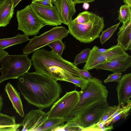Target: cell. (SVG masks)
<instances>
[{
	"label": "cell",
	"mask_w": 131,
	"mask_h": 131,
	"mask_svg": "<svg viewBox=\"0 0 131 131\" xmlns=\"http://www.w3.org/2000/svg\"><path fill=\"white\" fill-rule=\"evenodd\" d=\"M18 79L21 95L29 103L42 109L52 106L62 91L57 81L36 72H27Z\"/></svg>",
	"instance_id": "6da1fadb"
},
{
	"label": "cell",
	"mask_w": 131,
	"mask_h": 131,
	"mask_svg": "<svg viewBox=\"0 0 131 131\" xmlns=\"http://www.w3.org/2000/svg\"><path fill=\"white\" fill-rule=\"evenodd\" d=\"M79 92V101L65 118L66 122L75 120L100 103L107 102L108 91L102 81L96 78L88 80L85 86Z\"/></svg>",
	"instance_id": "7a4b0ae2"
},
{
	"label": "cell",
	"mask_w": 131,
	"mask_h": 131,
	"mask_svg": "<svg viewBox=\"0 0 131 131\" xmlns=\"http://www.w3.org/2000/svg\"><path fill=\"white\" fill-rule=\"evenodd\" d=\"M32 60L26 54H7L0 62V83L10 79H18L28 72Z\"/></svg>",
	"instance_id": "3957f363"
},
{
	"label": "cell",
	"mask_w": 131,
	"mask_h": 131,
	"mask_svg": "<svg viewBox=\"0 0 131 131\" xmlns=\"http://www.w3.org/2000/svg\"><path fill=\"white\" fill-rule=\"evenodd\" d=\"M34 52L31 60L34 68L43 66H57L62 68L64 72L72 76L81 77L77 66L73 63L64 59L53 50L48 51L44 49H39Z\"/></svg>",
	"instance_id": "277c9868"
},
{
	"label": "cell",
	"mask_w": 131,
	"mask_h": 131,
	"mask_svg": "<svg viewBox=\"0 0 131 131\" xmlns=\"http://www.w3.org/2000/svg\"><path fill=\"white\" fill-rule=\"evenodd\" d=\"M68 26L69 33L81 42L87 43L99 38L105 25L103 18L96 15L87 23L79 24L74 19Z\"/></svg>",
	"instance_id": "5b68a950"
},
{
	"label": "cell",
	"mask_w": 131,
	"mask_h": 131,
	"mask_svg": "<svg viewBox=\"0 0 131 131\" xmlns=\"http://www.w3.org/2000/svg\"><path fill=\"white\" fill-rule=\"evenodd\" d=\"M69 33L68 30L64 27H53L40 36L35 35L32 38L30 39L27 45L23 49V53L28 55L55 40H62L66 37Z\"/></svg>",
	"instance_id": "8992f818"
},
{
	"label": "cell",
	"mask_w": 131,
	"mask_h": 131,
	"mask_svg": "<svg viewBox=\"0 0 131 131\" xmlns=\"http://www.w3.org/2000/svg\"><path fill=\"white\" fill-rule=\"evenodd\" d=\"M18 30L29 36L36 35L44 25L28 5L24 8L17 11Z\"/></svg>",
	"instance_id": "52a82bcc"
},
{
	"label": "cell",
	"mask_w": 131,
	"mask_h": 131,
	"mask_svg": "<svg viewBox=\"0 0 131 131\" xmlns=\"http://www.w3.org/2000/svg\"><path fill=\"white\" fill-rule=\"evenodd\" d=\"M79 92L75 90L66 93L52 105L48 112L47 118L58 117L65 118L79 101Z\"/></svg>",
	"instance_id": "ba28073f"
},
{
	"label": "cell",
	"mask_w": 131,
	"mask_h": 131,
	"mask_svg": "<svg viewBox=\"0 0 131 131\" xmlns=\"http://www.w3.org/2000/svg\"><path fill=\"white\" fill-rule=\"evenodd\" d=\"M29 5L45 26H57L62 23L55 6H46L32 3Z\"/></svg>",
	"instance_id": "9c48e42d"
},
{
	"label": "cell",
	"mask_w": 131,
	"mask_h": 131,
	"mask_svg": "<svg viewBox=\"0 0 131 131\" xmlns=\"http://www.w3.org/2000/svg\"><path fill=\"white\" fill-rule=\"evenodd\" d=\"M109 106L107 102L102 103L73 120L81 130L87 128L99 121Z\"/></svg>",
	"instance_id": "30bf717a"
},
{
	"label": "cell",
	"mask_w": 131,
	"mask_h": 131,
	"mask_svg": "<svg viewBox=\"0 0 131 131\" xmlns=\"http://www.w3.org/2000/svg\"><path fill=\"white\" fill-rule=\"evenodd\" d=\"M47 116V113L43 111L41 109L31 110L26 115L20 123V126L23 127L21 130L36 131Z\"/></svg>",
	"instance_id": "8fae6325"
},
{
	"label": "cell",
	"mask_w": 131,
	"mask_h": 131,
	"mask_svg": "<svg viewBox=\"0 0 131 131\" xmlns=\"http://www.w3.org/2000/svg\"><path fill=\"white\" fill-rule=\"evenodd\" d=\"M116 87L118 106H124L130 100L131 97V73L126 74L121 77Z\"/></svg>",
	"instance_id": "7c38bea8"
},
{
	"label": "cell",
	"mask_w": 131,
	"mask_h": 131,
	"mask_svg": "<svg viewBox=\"0 0 131 131\" xmlns=\"http://www.w3.org/2000/svg\"><path fill=\"white\" fill-rule=\"evenodd\" d=\"M53 3L62 23L68 25L73 20L72 17L76 12L75 5L69 0H57Z\"/></svg>",
	"instance_id": "4fadbf2b"
},
{
	"label": "cell",
	"mask_w": 131,
	"mask_h": 131,
	"mask_svg": "<svg viewBox=\"0 0 131 131\" xmlns=\"http://www.w3.org/2000/svg\"><path fill=\"white\" fill-rule=\"evenodd\" d=\"M117 34V45L126 51L131 50V19L123 22Z\"/></svg>",
	"instance_id": "5bb4252c"
},
{
	"label": "cell",
	"mask_w": 131,
	"mask_h": 131,
	"mask_svg": "<svg viewBox=\"0 0 131 131\" xmlns=\"http://www.w3.org/2000/svg\"><path fill=\"white\" fill-rule=\"evenodd\" d=\"M131 66V57L103 63L97 65L95 69H101L115 73L125 71Z\"/></svg>",
	"instance_id": "9a60e30c"
},
{
	"label": "cell",
	"mask_w": 131,
	"mask_h": 131,
	"mask_svg": "<svg viewBox=\"0 0 131 131\" xmlns=\"http://www.w3.org/2000/svg\"><path fill=\"white\" fill-rule=\"evenodd\" d=\"M4 91L11 101L16 112L21 117H24V113L20 98V93L9 82L5 85Z\"/></svg>",
	"instance_id": "2e32d148"
},
{
	"label": "cell",
	"mask_w": 131,
	"mask_h": 131,
	"mask_svg": "<svg viewBox=\"0 0 131 131\" xmlns=\"http://www.w3.org/2000/svg\"><path fill=\"white\" fill-rule=\"evenodd\" d=\"M14 8L13 0L0 1V27H5L9 23Z\"/></svg>",
	"instance_id": "e0dca14e"
},
{
	"label": "cell",
	"mask_w": 131,
	"mask_h": 131,
	"mask_svg": "<svg viewBox=\"0 0 131 131\" xmlns=\"http://www.w3.org/2000/svg\"><path fill=\"white\" fill-rule=\"evenodd\" d=\"M99 47L94 46L91 50L88 59L83 68V69L88 71L95 69L99 64L107 62L105 56L98 50Z\"/></svg>",
	"instance_id": "ac0fdd59"
},
{
	"label": "cell",
	"mask_w": 131,
	"mask_h": 131,
	"mask_svg": "<svg viewBox=\"0 0 131 131\" xmlns=\"http://www.w3.org/2000/svg\"><path fill=\"white\" fill-rule=\"evenodd\" d=\"M34 68L36 72L51 78L57 81H65L66 76L64 71L60 67L43 66L36 67Z\"/></svg>",
	"instance_id": "d6986e66"
},
{
	"label": "cell",
	"mask_w": 131,
	"mask_h": 131,
	"mask_svg": "<svg viewBox=\"0 0 131 131\" xmlns=\"http://www.w3.org/2000/svg\"><path fill=\"white\" fill-rule=\"evenodd\" d=\"M102 53L105 56L107 62L131 57L121 46L117 45L106 49L104 52Z\"/></svg>",
	"instance_id": "ffe728a7"
},
{
	"label": "cell",
	"mask_w": 131,
	"mask_h": 131,
	"mask_svg": "<svg viewBox=\"0 0 131 131\" xmlns=\"http://www.w3.org/2000/svg\"><path fill=\"white\" fill-rule=\"evenodd\" d=\"M66 122L64 118H47L36 131H57L58 128L64 125V123Z\"/></svg>",
	"instance_id": "44dd1931"
},
{
	"label": "cell",
	"mask_w": 131,
	"mask_h": 131,
	"mask_svg": "<svg viewBox=\"0 0 131 131\" xmlns=\"http://www.w3.org/2000/svg\"><path fill=\"white\" fill-rule=\"evenodd\" d=\"M28 35L18 34L9 38L0 39V49L4 50L13 45L24 43L29 40Z\"/></svg>",
	"instance_id": "7402d4cb"
},
{
	"label": "cell",
	"mask_w": 131,
	"mask_h": 131,
	"mask_svg": "<svg viewBox=\"0 0 131 131\" xmlns=\"http://www.w3.org/2000/svg\"><path fill=\"white\" fill-rule=\"evenodd\" d=\"M66 78L65 81L72 83L76 86L81 89L84 88L88 81V80L82 77H74L64 72Z\"/></svg>",
	"instance_id": "603a6c76"
},
{
	"label": "cell",
	"mask_w": 131,
	"mask_h": 131,
	"mask_svg": "<svg viewBox=\"0 0 131 131\" xmlns=\"http://www.w3.org/2000/svg\"><path fill=\"white\" fill-rule=\"evenodd\" d=\"M113 129V124L106 126H105L104 122L99 121L88 127L82 129L81 131H110Z\"/></svg>",
	"instance_id": "cb8c5ba5"
},
{
	"label": "cell",
	"mask_w": 131,
	"mask_h": 131,
	"mask_svg": "<svg viewBox=\"0 0 131 131\" xmlns=\"http://www.w3.org/2000/svg\"><path fill=\"white\" fill-rule=\"evenodd\" d=\"M131 6L125 4L122 5L119 11L118 20L119 22L123 23L131 19Z\"/></svg>",
	"instance_id": "d4e9b609"
},
{
	"label": "cell",
	"mask_w": 131,
	"mask_h": 131,
	"mask_svg": "<svg viewBox=\"0 0 131 131\" xmlns=\"http://www.w3.org/2000/svg\"><path fill=\"white\" fill-rule=\"evenodd\" d=\"M120 23L119 22L108 28L106 30L102 31V34L99 37L102 44L103 45L111 38L118 28Z\"/></svg>",
	"instance_id": "484cf974"
},
{
	"label": "cell",
	"mask_w": 131,
	"mask_h": 131,
	"mask_svg": "<svg viewBox=\"0 0 131 131\" xmlns=\"http://www.w3.org/2000/svg\"><path fill=\"white\" fill-rule=\"evenodd\" d=\"M96 15L88 11H85L80 13L74 20L78 23L84 24L90 21Z\"/></svg>",
	"instance_id": "4316f807"
},
{
	"label": "cell",
	"mask_w": 131,
	"mask_h": 131,
	"mask_svg": "<svg viewBox=\"0 0 131 131\" xmlns=\"http://www.w3.org/2000/svg\"><path fill=\"white\" fill-rule=\"evenodd\" d=\"M91 50L90 48H86L77 54L75 58L74 64L77 66L81 63H86L88 59Z\"/></svg>",
	"instance_id": "83f0119b"
},
{
	"label": "cell",
	"mask_w": 131,
	"mask_h": 131,
	"mask_svg": "<svg viewBox=\"0 0 131 131\" xmlns=\"http://www.w3.org/2000/svg\"><path fill=\"white\" fill-rule=\"evenodd\" d=\"M67 123L58 128L57 131H81L79 126L72 119L67 120Z\"/></svg>",
	"instance_id": "f1b7e54d"
},
{
	"label": "cell",
	"mask_w": 131,
	"mask_h": 131,
	"mask_svg": "<svg viewBox=\"0 0 131 131\" xmlns=\"http://www.w3.org/2000/svg\"><path fill=\"white\" fill-rule=\"evenodd\" d=\"M47 45L52 48L56 53L60 56L62 55L66 47V45L61 40H55Z\"/></svg>",
	"instance_id": "f546056e"
},
{
	"label": "cell",
	"mask_w": 131,
	"mask_h": 131,
	"mask_svg": "<svg viewBox=\"0 0 131 131\" xmlns=\"http://www.w3.org/2000/svg\"><path fill=\"white\" fill-rule=\"evenodd\" d=\"M16 124L15 116H10L0 113V125L11 126Z\"/></svg>",
	"instance_id": "4dcf8cb0"
},
{
	"label": "cell",
	"mask_w": 131,
	"mask_h": 131,
	"mask_svg": "<svg viewBox=\"0 0 131 131\" xmlns=\"http://www.w3.org/2000/svg\"><path fill=\"white\" fill-rule=\"evenodd\" d=\"M131 107L130 105L116 115L110 121L109 125L113 124L121 118L126 119L130 113Z\"/></svg>",
	"instance_id": "1f68e13d"
},
{
	"label": "cell",
	"mask_w": 131,
	"mask_h": 131,
	"mask_svg": "<svg viewBox=\"0 0 131 131\" xmlns=\"http://www.w3.org/2000/svg\"><path fill=\"white\" fill-rule=\"evenodd\" d=\"M118 107V105L110 106L107 110L103 115L99 121L105 122L116 111Z\"/></svg>",
	"instance_id": "d6a6232c"
},
{
	"label": "cell",
	"mask_w": 131,
	"mask_h": 131,
	"mask_svg": "<svg viewBox=\"0 0 131 131\" xmlns=\"http://www.w3.org/2000/svg\"><path fill=\"white\" fill-rule=\"evenodd\" d=\"M122 73L121 72L115 73L109 75L107 78L104 81V83L116 82H119L122 77Z\"/></svg>",
	"instance_id": "836d02e7"
},
{
	"label": "cell",
	"mask_w": 131,
	"mask_h": 131,
	"mask_svg": "<svg viewBox=\"0 0 131 131\" xmlns=\"http://www.w3.org/2000/svg\"><path fill=\"white\" fill-rule=\"evenodd\" d=\"M20 126V123L11 126L0 125V131H17Z\"/></svg>",
	"instance_id": "e575fe53"
},
{
	"label": "cell",
	"mask_w": 131,
	"mask_h": 131,
	"mask_svg": "<svg viewBox=\"0 0 131 131\" xmlns=\"http://www.w3.org/2000/svg\"><path fill=\"white\" fill-rule=\"evenodd\" d=\"M78 71L80 75L83 78L88 80L92 78V77L88 70H82L79 68Z\"/></svg>",
	"instance_id": "d590c367"
},
{
	"label": "cell",
	"mask_w": 131,
	"mask_h": 131,
	"mask_svg": "<svg viewBox=\"0 0 131 131\" xmlns=\"http://www.w3.org/2000/svg\"><path fill=\"white\" fill-rule=\"evenodd\" d=\"M52 1H40L38 0H32V3L42 5L52 6Z\"/></svg>",
	"instance_id": "8d00e7d4"
},
{
	"label": "cell",
	"mask_w": 131,
	"mask_h": 131,
	"mask_svg": "<svg viewBox=\"0 0 131 131\" xmlns=\"http://www.w3.org/2000/svg\"><path fill=\"white\" fill-rule=\"evenodd\" d=\"M8 54V53L4 50L0 49V62L3 58Z\"/></svg>",
	"instance_id": "74e56055"
},
{
	"label": "cell",
	"mask_w": 131,
	"mask_h": 131,
	"mask_svg": "<svg viewBox=\"0 0 131 131\" xmlns=\"http://www.w3.org/2000/svg\"><path fill=\"white\" fill-rule=\"evenodd\" d=\"M95 0H78L76 2V4L81 3H89L92 2Z\"/></svg>",
	"instance_id": "f35d334b"
},
{
	"label": "cell",
	"mask_w": 131,
	"mask_h": 131,
	"mask_svg": "<svg viewBox=\"0 0 131 131\" xmlns=\"http://www.w3.org/2000/svg\"><path fill=\"white\" fill-rule=\"evenodd\" d=\"M3 99L2 97L0 95V113H1L3 105Z\"/></svg>",
	"instance_id": "ab89813d"
},
{
	"label": "cell",
	"mask_w": 131,
	"mask_h": 131,
	"mask_svg": "<svg viewBox=\"0 0 131 131\" xmlns=\"http://www.w3.org/2000/svg\"><path fill=\"white\" fill-rule=\"evenodd\" d=\"M21 0H13L14 8Z\"/></svg>",
	"instance_id": "60d3db41"
},
{
	"label": "cell",
	"mask_w": 131,
	"mask_h": 131,
	"mask_svg": "<svg viewBox=\"0 0 131 131\" xmlns=\"http://www.w3.org/2000/svg\"><path fill=\"white\" fill-rule=\"evenodd\" d=\"M89 7V5L88 3H84L83 6V8L85 10L88 9Z\"/></svg>",
	"instance_id": "b9f144b4"
},
{
	"label": "cell",
	"mask_w": 131,
	"mask_h": 131,
	"mask_svg": "<svg viewBox=\"0 0 131 131\" xmlns=\"http://www.w3.org/2000/svg\"><path fill=\"white\" fill-rule=\"evenodd\" d=\"M125 4L131 6V0H123Z\"/></svg>",
	"instance_id": "7bdbcfd3"
},
{
	"label": "cell",
	"mask_w": 131,
	"mask_h": 131,
	"mask_svg": "<svg viewBox=\"0 0 131 131\" xmlns=\"http://www.w3.org/2000/svg\"><path fill=\"white\" fill-rule=\"evenodd\" d=\"M73 4L75 5L78 0H69Z\"/></svg>",
	"instance_id": "ee69618b"
},
{
	"label": "cell",
	"mask_w": 131,
	"mask_h": 131,
	"mask_svg": "<svg viewBox=\"0 0 131 131\" xmlns=\"http://www.w3.org/2000/svg\"><path fill=\"white\" fill-rule=\"evenodd\" d=\"M38 0L52 1V0Z\"/></svg>",
	"instance_id": "f6af8a7d"
},
{
	"label": "cell",
	"mask_w": 131,
	"mask_h": 131,
	"mask_svg": "<svg viewBox=\"0 0 131 131\" xmlns=\"http://www.w3.org/2000/svg\"><path fill=\"white\" fill-rule=\"evenodd\" d=\"M56 1V0H54V2H55Z\"/></svg>",
	"instance_id": "bcb514c9"
},
{
	"label": "cell",
	"mask_w": 131,
	"mask_h": 131,
	"mask_svg": "<svg viewBox=\"0 0 131 131\" xmlns=\"http://www.w3.org/2000/svg\"><path fill=\"white\" fill-rule=\"evenodd\" d=\"M52 2H54V0H52Z\"/></svg>",
	"instance_id": "7dc6e473"
},
{
	"label": "cell",
	"mask_w": 131,
	"mask_h": 131,
	"mask_svg": "<svg viewBox=\"0 0 131 131\" xmlns=\"http://www.w3.org/2000/svg\"><path fill=\"white\" fill-rule=\"evenodd\" d=\"M56 0V1L57 0Z\"/></svg>",
	"instance_id": "c3c4849f"
}]
</instances>
